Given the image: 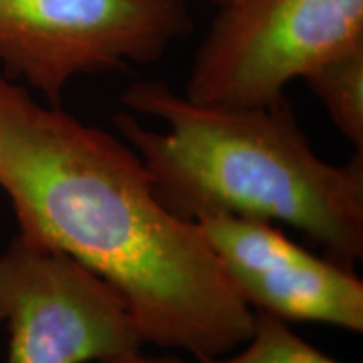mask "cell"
<instances>
[{
	"mask_svg": "<svg viewBox=\"0 0 363 363\" xmlns=\"http://www.w3.org/2000/svg\"><path fill=\"white\" fill-rule=\"evenodd\" d=\"M189 30L184 0H0V65L61 106L78 76L157 61Z\"/></svg>",
	"mask_w": 363,
	"mask_h": 363,
	"instance_id": "obj_4",
	"label": "cell"
},
{
	"mask_svg": "<svg viewBox=\"0 0 363 363\" xmlns=\"http://www.w3.org/2000/svg\"><path fill=\"white\" fill-rule=\"evenodd\" d=\"M345 138L363 152V43L303 78Z\"/></svg>",
	"mask_w": 363,
	"mask_h": 363,
	"instance_id": "obj_7",
	"label": "cell"
},
{
	"mask_svg": "<svg viewBox=\"0 0 363 363\" xmlns=\"http://www.w3.org/2000/svg\"><path fill=\"white\" fill-rule=\"evenodd\" d=\"M0 189L17 235L69 254L113 286L143 343L206 362L251 337L254 310L202 227L163 206L138 153L2 76Z\"/></svg>",
	"mask_w": 363,
	"mask_h": 363,
	"instance_id": "obj_1",
	"label": "cell"
},
{
	"mask_svg": "<svg viewBox=\"0 0 363 363\" xmlns=\"http://www.w3.org/2000/svg\"><path fill=\"white\" fill-rule=\"evenodd\" d=\"M126 363H194L179 357H145L142 353L131 357Z\"/></svg>",
	"mask_w": 363,
	"mask_h": 363,
	"instance_id": "obj_9",
	"label": "cell"
},
{
	"mask_svg": "<svg viewBox=\"0 0 363 363\" xmlns=\"http://www.w3.org/2000/svg\"><path fill=\"white\" fill-rule=\"evenodd\" d=\"M197 224L252 310L363 331V283L353 269L315 256L271 222L220 214Z\"/></svg>",
	"mask_w": 363,
	"mask_h": 363,
	"instance_id": "obj_6",
	"label": "cell"
},
{
	"mask_svg": "<svg viewBox=\"0 0 363 363\" xmlns=\"http://www.w3.org/2000/svg\"><path fill=\"white\" fill-rule=\"evenodd\" d=\"M113 116L163 206L185 220L238 216L283 222L325 257H363V152L343 165L316 155L288 98L264 106L190 101L162 81H135Z\"/></svg>",
	"mask_w": 363,
	"mask_h": 363,
	"instance_id": "obj_2",
	"label": "cell"
},
{
	"mask_svg": "<svg viewBox=\"0 0 363 363\" xmlns=\"http://www.w3.org/2000/svg\"><path fill=\"white\" fill-rule=\"evenodd\" d=\"M362 43L363 0H240L220 7L184 94L214 106H264Z\"/></svg>",
	"mask_w": 363,
	"mask_h": 363,
	"instance_id": "obj_3",
	"label": "cell"
},
{
	"mask_svg": "<svg viewBox=\"0 0 363 363\" xmlns=\"http://www.w3.org/2000/svg\"><path fill=\"white\" fill-rule=\"evenodd\" d=\"M7 363H126L143 347L128 305L69 254L21 235L0 252Z\"/></svg>",
	"mask_w": 363,
	"mask_h": 363,
	"instance_id": "obj_5",
	"label": "cell"
},
{
	"mask_svg": "<svg viewBox=\"0 0 363 363\" xmlns=\"http://www.w3.org/2000/svg\"><path fill=\"white\" fill-rule=\"evenodd\" d=\"M207 2L216 4V6H219V7H227V6H233V4L240 2V0H207Z\"/></svg>",
	"mask_w": 363,
	"mask_h": 363,
	"instance_id": "obj_10",
	"label": "cell"
},
{
	"mask_svg": "<svg viewBox=\"0 0 363 363\" xmlns=\"http://www.w3.org/2000/svg\"><path fill=\"white\" fill-rule=\"evenodd\" d=\"M244 345L238 355L197 363H342L294 333L288 321L259 310H254L251 337Z\"/></svg>",
	"mask_w": 363,
	"mask_h": 363,
	"instance_id": "obj_8",
	"label": "cell"
}]
</instances>
